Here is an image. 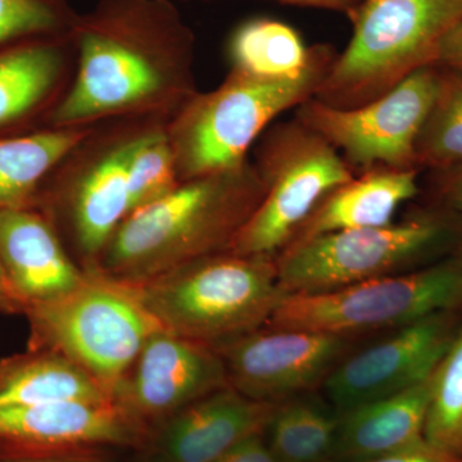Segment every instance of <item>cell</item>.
Instances as JSON below:
<instances>
[{"mask_svg":"<svg viewBox=\"0 0 462 462\" xmlns=\"http://www.w3.org/2000/svg\"><path fill=\"white\" fill-rule=\"evenodd\" d=\"M74 80L47 127L170 121L197 93V39L173 0H98L71 30Z\"/></svg>","mask_w":462,"mask_h":462,"instance_id":"obj_1","label":"cell"},{"mask_svg":"<svg viewBox=\"0 0 462 462\" xmlns=\"http://www.w3.org/2000/svg\"><path fill=\"white\" fill-rule=\"evenodd\" d=\"M263 197V179L251 160L181 181L163 199L127 216L90 269L139 284L230 251Z\"/></svg>","mask_w":462,"mask_h":462,"instance_id":"obj_2","label":"cell"},{"mask_svg":"<svg viewBox=\"0 0 462 462\" xmlns=\"http://www.w3.org/2000/svg\"><path fill=\"white\" fill-rule=\"evenodd\" d=\"M337 53L316 44L311 63L287 78H257L230 71L214 90L199 91L167 124L179 180L242 165L273 121L314 98Z\"/></svg>","mask_w":462,"mask_h":462,"instance_id":"obj_3","label":"cell"},{"mask_svg":"<svg viewBox=\"0 0 462 462\" xmlns=\"http://www.w3.org/2000/svg\"><path fill=\"white\" fill-rule=\"evenodd\" d=\"M127 285L163 330L212 346L263 328L287 296L275 257L233 251Z\"/></svg>","mask_w":462,"mask_h":462,"instance_id":"obj_4","label":"cell"},{"mask_svg":"<svg viewBox=\"0 0 462 462\" xmlns=\"http://www.w3.org/2000/svg\"><path fill=\"white\" fill-rule=\"evenodd\" d=\"M157 118H114L91 125L42 184L35 208L56 227L84 269L98 263L129 215L130 161Z\"/></svg>","mask_w":462,"mask_h":462,"instance_id":"obj_5","label":"cell"},{"mask_svg":"<svg viewBox=\"0 0 462 462\" xmlns=\"http://www.w3.org/2000/svg\"><path fill=\"white\" fill-rule=\"evenodd\" d=\"M462 245V218L440 207L385 226L291 243L275 257L285 294L319 293L430 266Z\"/></svg>","mask_w":462,"mask_h":462,"instance_id":"obj_6","label":"cell"},{"mask_svg":"<svg viewBox=\"0 0 462 462\" xmlns=\"http://www.w3.org/2000/svg\"><path fill=\"white\" fill-rule=\"evenodd\" d=\"M354 33L314 98L354 108L407 76L436 66L443 38L462 20V0H361L348 14Z\"/></svg>","mask_w":462,"mask_h":462,"instance_id":"obj_7","label":"cell"},{"mask_svg":"<svg viewBox=\"0 0 462 462\" xmlns=\"http://www.w3.org/2000/svg\"><path fill=\"white\" fill-rule=\"evenodd\" d=\"M87 270V281L69 296L27 307L29 348L63 356L114 398L143 346L162 328L130 285Z\"/></svg>","mask_w":462,"mask_h":462,"instance_id":"obj_8","label":"cell"},{"mask_svg":"<svg viewBox=\"0 0 462 462\" xmlns=\"http://www.w3.org/2000/svg\"><path fill=\"white\" fill-rule=\"evenodd\" d=\"M452 310H462V266L454 256L333 291L287 294L264 327L363 339Z\"/></svg>","mask_w":462,"mask_h":462,"instance_id":"obj_9","label":"cell"},{"mask_svg":"<svg viewBox=\"0 0 462 462\" xmlns=\"http://www.w3.org/2000/svg\"><path fill=\"white\" fill-rule=\"evenodd\" d=\"M254 149L264 197L230 251L276 257L320 200L356 172L338 151L293 117L273 124Z\"/></svg>","mask_w":462,"mask_h":462,"instance_id":"obj_10","label":"cell"},{"mask_svg":"<svg viewBox=\"0 0 462 462\" xmlns=\"http://www.w3.org/2000/svg\"><path fill=\"white\" fill-rule=\"evenodd\" d=\"M438 76L439 67H424L354 108L311 98L296 108L294 117L329 142L356 173L379 166L419 170L416 141L436 97Z\"/></svg>","mask_w":462,"mask_h":462,"instance_id":"obj_11","label":"cell"},{"mask_svg":"<svg viewBox=\"0 0 462 462\" xmlns=\"http://www.w3.org/2000/svg\"><path fill=\"white\" fill-rule=\"evenodd\" d=\"M360 339L263 327L216 346L227 383L258 402L278 403L321 389Z\"/></svg>","mask_w":462,"mask_h":462,"instance_id":"obj_12","label":"cell"},{"mask_svg":"<svg viewBox=\"0 0 462 462\" xmlns=\"http://www.w3.org/2000/svg\"><path fill=\"white\" fill-rule=\"evenodd\" d=\"M461 322L462 310L437 312L358 346L325 380V400L342 415L420 384L436 372Z\"/></svg>","mask_w":462,"mask_h":462,"instance_id":"obj_13","label":"cell"},{"mask_svg":"<svg viewBox=\"0 0 462 462\" xmlns=\"http://www.w3.org/2000/svg\"><path fill=\"white\" fill-rule=\"evenodd\" d=\"M227 385L223 358L215 346L162 329L143 346L114 400L145 427Z\"/></svg>","mask_w":462,"mask_h":462,"instance_id":"obj_14","label":"cell"},{"mask_svg":"<svg viewBox=\"0 0 462 462\" xmlns=\"http://www.w3.org/2000/svg\"><path fill=\"white\" fill-rule=\"evenodd\" d=\"M145 427L116 401H58L0 410V461L56 458L96 446L132 445Z\"/></svg>","mask_w":462,"mask_h":462,"instance_id":"obj_15","label":"cell"},{"mask_svg":"<svg viewBox=\"0 0 462 462\" xmlns=\"http://www.w3.org/2000/svg\"><path fill=\"white\" fill-rule=\"evenodd\" d=\"M0 257L26 309L69 296L88 278L50 218L36 208L0 211Z\"/></svg>","mask_w":462,"mask_h":462,"instance_id":"obj_16","label":"cell"},{"mask_svg":"<svg viewBox=\"0 0 462 462\" xmlns=\"http://www.w3.org/2000/svg\"><path fill=\"white\" fill-rule=\"evenodd\" d=\"M71 32L33 39L0 51V136L48 117L74 80Z\"/></svg>","mask_w":462,"mask_h":462,"instance_id":"obj_17","label":"cell"},{"mask_svg":"<svg viewBox=\"0 0 462 462\" xmlns=\"http://www.w3.org/2000/svg\"><path fill=\"white\" fill-rule=\"evenodd\" d=\"M275 403L258 402L227 385L171 416L162 449L170 462H216L263 434Z\"/></svg>","mask_w":462,"mask_h":462,"instance_id":"obj_18","label":"cell"},{"mask_svg":"<svg viewBox=\"0 0 462 462\" xmlns=\"http://www.w3.org/2000/svg\"><path fill=\"white\" fill-rule=\"evenodd\" d=\"M419 173L382 166L356 173L320 200L289 245L322 234L393 223L400 206L418 196Z\"/></svg>","mask_w":462,"mask_h":462,"instance_id":"obj_19","label":"cell"},{"mask_svg":"<svg viewBox=\"0 0 462 462\" xmlns=\"http://www.w3.org/2000/svg\"><path fill=\"white\" fill-rule=\"evenodd\" d=\"M433 375L415 387L339 415L331 462H360L424 439Z\"/></svg>","mask_w":462,"mask_h":462,"instance_id":"obj_20","label":"cell"},{"mask_svg":"<svg viewBox=\"0 0 462 462\" xmlns=\"http://www.w3.org/2000/svg\"><path fill=\"white\" fill-rule=\"evenodd\" d=\"M58 401H115L89 374L48 349L29 348L0 361V410Z\"/></svg>","mask_w":462,"mask_h":462,"instance_id":"obj_21","label":"cell"},{"mask_svg":"<svg viewBox=\"0 0 462 462\" xmlns=\"http://www.w3.org/2000/svg\"><path fill=\"white\" fill-rule=\"evenodd\" d=\"M90 127H42L0 136V211L35 208L50 173Z\"/></svg>","mask_w":462,"mask_h":462,"instance_id":"obj_22","label":"cell"},{"mask_svg":"<svg viewBox=\"0 0 462 462\" xmlns=\"http://www.w3.org/2000/svg\"><path fill=\"white\" fill-rule=\"evenodd\" d=\"M339 413L314 392L275 403L264 428L278 462H331Z\"/></svg>","mask_w":462,"mask_h":462,"instance_id":"obj_23","label":"cell"},{"mask_svg":"<svg viewBox=\"0 0 462 462\" xmlns=\"http://www.w3.org/2000/svg\"><path fill=\"white\" fill-rule=\"evenodd\" d=\"M316 45L307 47L293 27L254 18L242 23L227 44L230 71L257 78H287L300 74L311 63Z\"/></svg>","mask_w":462,"mask_h":462,"instance_id":"obj_24","label":"cell"},{"mask_svg":"<svg viewBox=\"0 0 462 462\" xmlns=\"http://www.w3.org/2000/svg\"><path fill=\"white\" fill-rule=\"evenodd\" d=\"M439 67L436 97L415 145L416 166L431 171L462 163V72Z\"/></svg>","mask_w":462,"mask_h":462,"instance_id":"obj_25","label":"cell"},{"mask_svg":"<svg viewBox=\"0 0 462 462\" xmlns=\"http://www.w3.org/2000/svg\"><path fill=\"white\" fill-rule=\"evenodd\" d=\"M424 438L430 445L462 461V322L433 374Z\"/></svg>","mask_w":462,"mask_h":462,"instance_id":"obj_26","label":"cell"},{"mask_svg":"<svg viewBox=\"0 0 462 462\" xmlns=\"http://www.w3.org/2000/svg\"><path fill=\"white\" fill-rule=\"evenodd\" d=\"M167 124L154 127L134 151L127 176L129 215L163 199L180 184L167 138Z\"/></svg>","mask_w":462,"mask_h":462,"instance_id":"obj_27","label":"cell"},{"mask_svg":"<svg viewBox=\"0 0 462 462\" xmlns=\"http://www.w3.org/2000/svg\"><path fill=\"white\" fill-rule=\"evenodd\" d=\"M79 14L69 0H0V51L71 32Z\"/></svg>","mask_w":462,"mask_h":462,"instance_id":"obj_28","label":"cell"},{"mask_svg":"<svg viewBox=\"0 0 462 462\" xmlns=\"http://www.w3.org/2000/svg\"><path fill=\"white\" fill-rule=\"evenodd\" d=\"M433 173L434 193L439 203L437 207L462 218V163Z\"/></svg>","mask_w":462,"mask_h":462,"instance_id":"obj_29","label":"cell"},{"mask_svg":"<svg viewBox=\"0 0 462 462\" xmlns=\"http://www.w3.org/2000/svg\"><path fill=\"white\" fill-rule=\"evenodd\" d=\"M360 462H462L421 439L411 446Z\"/></svg>","mask_w":462,"mask_h":462,"instance_id":"obj_30","label":"cell"},{"mask_svg":"<svg viewBox=\"0 0 462 462\" xmlns=\"http://www.w3.org/2000/svg\"><path fill=\"white\" fill-rule=\"evenodd\" d=\"M216 462H278V460L270 451L263 433L243 440Z\"/></svg>","mask_w":462,"mask_h":462,"instance_id":"obj_31","label":"cell"},{"mask_svg":"<svg viewBox=\"0 0 462 462\" xmlns=\"http://www.w3.org/2000/svg\"><path fill=\"white\" fill-rule=\"evenodd\" d=\"M436 66L462 72V20L440 42Z\"/></svg>","mask_w":462,"mask_h":462,"instance_id":"obj_32","label":"cell"},{"mask_svg":"<svg viewBox=\"0 0 462 462\" xmlns=\"http://www.w3.org/2000/svg\"><path fill=\"white\" fill-rule=\"evenodd\" d=\"M26 306L9 282L5 264L0 257V312L3 314H25Z\"/></svg>","mask_w":462,"mask_h":462,"instance_id":"obj_33","label":"cell"},{"mask_svg":"<svg viewBox=\"0 0 462 462\" xmlns=\"http://www.w3.org/2000/svg\"><path fill=\"white\" fill-rule=\"evenodd\" d=\"M211 2V0H206ZM285 5H300V7H314L331 9V11L345 12L349 14L361 0H276Z\"/></svg>","mask_w":462,"mask_h":462,"instance_id":"obj_34","label":"cell"},{"mask_svg":"<svg viewBox=\"0 0 462 462\" xmlns=\"http://www.w3.org/2000/svg\"><path fill=\"white\" fill-rule=\"evenodd\" d=\"M0 462H63L58 461L56 458H32V460H5Z\"/></svg>","mask_w":462,"mask_h":462,"instance_id":"obj_35","label":"cell"},{"mask_svg":"<svg viewBox=\"0 0 462 462\" xmlns=\"http://www.w3.org/2000/svg\"><path fill=\"white\" fill-rule=\"evenodd\" d=\"M452 256H454L456 260L458 261V263H460L462 266V245H460V247L457 248V251H456L455 254H452Z\"/></svg>","mask_w":462,"mask_h":462,"instance_id":"obj_36","label":"cell"},{"mask_svg":"<svg viewBox=\"0 0 462 462\" xmlns=\"http://www.w3.org/2000/svg\"><path fill=\"white\" fill-rule=\"evenodd\" d=\"M173 2H191V0H173Z\"/></svg>","mask_w":462,"mask_h":462,"instance_id":"obj_37","label":"cell"}]
</instances>
